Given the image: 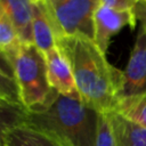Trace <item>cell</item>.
<instances>
[{
	"label": "cell",
	"mask_w": 146,
	"mask_h": 146,
	"mask_svg": "<svg viewBox=\"0 0 146 146\" xmlns=\"http://www.w3.org/2000/svg\"><path fill=\"white\" fill-rule=\"evenodd\" d=\"M32 0H0V8L14 24L22 43H33L32 19H33Z\"/></svg>",
	"instance_id": "obj_8"
},
{
	"label": "cell",
	"mask_w": 146,
	"mask_h": 146,
	"mask_svg": "<svg viewBox=\"0 0 146 146\" xmlns=\"http://www.w3.org/2000/svg\"><path fill=\"white\" fill-rule=\"evenodd\" d=\"M99 113L82 103L79 96L57 95L40 112H27L25 124L35 128L64 146H96Z\"/></svg>",
	"instance_id": "obj_2"
},
{
	"label": "cell",
	"mask_w": 146,
	"mask_h": 146,
	"mask_svg": "<svg viewBox=\"0 0 146 146\" xmlns=\"http://www.w3.org/2000/svg\"><path fill=\"white\" fill-rule=\"evenodd\" d=\"M0 103H1V104H6V103H2V102H0ZM8 105H9V104H8Z\"/></svg>",
	"instance_id": "obj_22"
},
{
	"label": "cell",
	"mask_w": 146,
	"mask_h": 146,
	"mask_svg": "<svg viewBox=\"0 0 146 146\" xmlns=\"http://www.w3.org/2000/svg\"><path fill=\"white\" fill-rule=\"evenodd\" d=\"M26 114L25 108L0 103V146H6L5 138L10 129L25 124Z\"/></svg>",
	"instance_id": "obj_14"
},
{
	"label": "cell",
	"mask_w": 146,
	"mask_h": 146,
	"mask_svg": "<svg viewBox=\"0 0 146 146\" xmlns=\"http://www.w3.org/2000/svg\"><path fill=\"white\" fill-rule=\"evenodd\" d=\"M137 1H138V2H145V3H146V0H137Z\"/></svg>",
	"instance_id": "obj_21"
},
{
	"label": "cell",
	"mask_w": 146,
	"mask_h": 146,
	"mask_svg": "<svg viewBox=\"0 0 146 146\" xmlns=\"http://www.w3.org/2000/svg\"><path fill=\"white\" fill-rule=\"evenodd\" d=\"M146 92V30L138 31L125 70L122 71L120 97Z\"/></svg>",
	"instance_id": "obj_6"
},
{
	"label": "cell",
	"mask_w": 146,
	"mask_h": 146,
	"mask_svg": "<svg viewBox=\"0 0 146 146\" xmlns=\"http://www.w3.org/2000/svg\"><path fill=\"white\" fill-rule=\"evenodd\" d=\"M135 10H119L98 3L94 14V42L106 55L111 38L124 26H136Z\"/></svg>",
	"instance_id": "obj_5"
},
{
	"label": "cell",
	"mask_w": 146,
	"mask_h": 146,
	"mask_svg": "<svg viewBox=\"0 0 146 146\" xmlns=\"http://www.w3.org/2000/svg\"><path fill=\"white\" fill-rule=\"evenodd\" d=\"M67 58L80 99L99 114L113 112L120 97L122 71L112 66L94 40L86 36H55Z\"/></svg>",
	"instance_id": "obj_1"
},
{
	"label": "cell",
	"mask_w": 146,
	"mask_h": 146,
	"mask_svg": "<svg viewBox=\"0 0 146 146\" xmlns=\"http://www.w3.org/2000/svg\"><path fill=\"white\" fill-rule=\"evenodd\" d=\"M0 102L24 108L16 81L7 76L1 70H0Z\"/></svg>",
	"instance_id": "obj_15"
},
{
	"label": "cell",
	"mask_w": 146,
	"mask_h": 146,
	"mask_svg": "<svg viewBox=\"0 0 146 146\" xmlns=\"http://www.w3.org/2000/svg\"><path fill=\"white\" fill-rule=\"evenodd\" d=\"M113 112L146 128V92L119 98Z\"/></svg>",
	"instance_id": "obj_12"
},
{
	"label": "cell",
	"mask_w": 146,
	"mask_h": 146,
	"mask_svg": "<svg viewBox=\"0 0 146 146\" xmlns=\"http://www.w3.org/2000/svg\"><path fill=\"white\" fill-rule=\"evenodd\" d=\"M11 64L24 108L27 112L47 108L58 94L48 82L43 54L33 43H22Z\"/></svg>",
	"instance_id": "obj_3"
},
{
	"label": "cell",
	"mask_w": 146,
	"mask_h": 146,
	"mask_svg": "<svg viewBox=\"0 0 146 146\" xmlns=\"http://www.w3.org/2000/svg\"><path fill=\"white\" fill-rule=\"evenodd\" d=\"M117 146H146V128L115 112L107 113Z\"/></svg>",
	"instance_id": "obj_9"
},
{
	"label": "cell",
	"mask_w": 146,
	"mask_h": 146,
	"mask_svg": "<svg viewBox=\"0 0 146 146\" xmlns=\"http://www.w3.org/2000/svg\"><path fill=\"white\" fill-rule=\"evenodd\" d=\"M0 70L9 78L15 80V75H14V67L11 62L8 59V57L0 50Z\"/></svg>",
	"instance_id": "obj_18"
},
{
	"label": "cell",
	"mask_w": 146,
	"mask_h": 146,
	"mask_svg": "<svg viewBox=\"0 0 146 146\" xmlns=\"http://www.w3.org/2000/svg\"><path fill=\"white\" fill-rule=\"evenodd\" d=\"M21 46L22 41L14 24L0 8V50L13 63Z\"/></svg>",
	"instance_id": "obj_13"
},
{
	"label": "cell",
	"mask_w": 146,
	"mask_h": 146,
	"mask_svg": "<svg viewBox=\"0 0 146 146\" xmlns=\"http://www.w3.org/2000/svg\"><path fill=\"white\" fill-rule=\"evenodd\" d=\"M5 144L6 146H64L54 137L27 124L10 129L6 135Z\"/></svg>",
	"instance_id": "obj_10"
},
{
	"label": "cell",
	"mask_w": 146,
	"mask_h": 146,
	"mask_svg": "<svg viewBox=\"0 0 146 146\" xmlns=\"http://www.w3.org/2000/svg\"><path fill=\"white\" fill-rule=\"evenodd\" d=\"M98 0H48L41 3L55 36H86L94 40V14Z\"/></svg>",
	"instance_id": "obj_4"
},
{
	"label": "cell",
	"mask_w": 146,
	"mask_h": 146,
	"mask_svg": "<svg viewBox=\"0 0 146 146\" xmlns=\"http://www.w3.org/2000/svg\"><path fill=\"white\" fill-rule=\"evenodd\" d=\"M99 3L119 10H135L138 1L137 0H98Z\"/></svg>",
	"instance_id": "obj_17"
},
{
	"label": "cell",
	"mask_w": 146,
	"mask_h": 146,
	"mask_svg": "<svg viewBox=\"0 0 146 146\" xmlns=\"http://www.w3.org/2000/svg\"><path fill=\"white\" fill-rule=\"evenodd\" d=\"M32 36L33 44L42 54L56 47V39L52 25L48 18V15L41 3L33 6V19H32Z\"/></svg>",
	"instance_id": "obj_11"
},
{
	"label": "cell",
	"mask_w": 146,
	"mask_h": 146,
	"mask_svg": "<svg viewBox=\"0 0 146 146\" xmlns=\"http://www.w3.org/2000/svg\"><path fill=\"white\" fill-rule=\"evenodd\" d=\"M96 146H117L107 114H99Z\"/></svg>",
	"instance_id": "obj_16"
},
{
	"label": "cell",
	"mask_w": 146,
	"mask_h": 146,
	"mask_svg": "<svg viewBox=\"0 0 146 146\" xmlns=\"http://www.w3.org/2000/svg\"><path fill=\"white\" fill-rule=\"evenodd\" d=\"M43 56L50 87L59 95L72 97L79 96L71 65L62 50L56 46L43 54Z\"/></svg>",
	"instance_id": "obj_7"
},
{
	"label": "cell",
	"mask_w": 146,
	"mask_h": 146,
	"mask_svg": "<svg viewBox=\"0 0 146 146\" xmlns=\"http://www.w3.org/2000/svg\"><path fill=\"white\" fill-rule=\"evenodd\" d=\"M33 2H35V3H44V2H47L48 0H32Z\"/></svg>",
	"instance_id": "obj_20"
},
{
	"label": "cell",
	"mask_w": 146,
	"mask_h": 146,
	"mask_svg": "<svg viewBox=\"0 0 146 146\" xmlns=\"http://www.w3.org/2000/svg\"><path fill=\"white\" fill-rule=\"evenodd\" d=\"M135 11H136L137 17L140 16L141 22H143L141 26L146 30V3H145V2H138V5H137Z\"/></svg>",
	"instance_id": "obj_19"
}]
</instances>
